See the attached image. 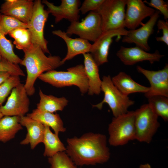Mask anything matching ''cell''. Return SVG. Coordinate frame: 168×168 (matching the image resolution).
I'll return each instance as SVG.
<instances>
[{
    "mask_svg": "<svg viewBox=\"0 0 168 168\" xmlns=\"http://www.w3.org/2000/svg\"><path fill=\"white\" fill-rule=\"evenodd\" d=\"M134 116L135 111H130L113 118L108 128L110 145L123 146L135 140Z\"/></svg>",
    "mask_w": 168,
    "mask_h": 168,
    "instance_id": "cell-4",
    "label": "cell"
},
{
    "mask_svg": "<svg viewBox=\"0 0 168 168\" xmlns=\"http://www.w3.org/2000/svg\"><path fill=\"white\" fill-rule=\"evenodd\" d=\"M50 168H79L74 163L65 152H59L49 157Z\"/></svg>",
    "mask_w": 168,
    "mask_h": 168,
    "instance_id": "cell-30",
    "label": "cell"
},
{
    "mask_svg": "<svg viewBox=\"0 0 168 168\" xmlns=\"http://www.w3.org/2000/svg\"><path fill=\"white\" fill-rule=\"evenodd\" d=\"M11 75L6 72H0V85L5 81Z\"/></svg>",
    "mask_w": 168,
    "mask_h": 168,
    "instance_id": "cell-36",
    "label": "cell"
},
{
    "mask_svg": "<svg viewBox=\"0 0 168 168\" xmlns=\"http://www.w3.org/2000/svg\"><path fill=\"white\" fill-rule=\"evenodd\" d=\"M128 30L125 28L110 30L103 32L92 44L90 52L98 66L108 62V57L113 38L117 37L118 41L122 36L125 35Z\"/></svg>",
    "mask_w": 168,
    "mask_h": 168,
    "instance_id": "cell-11",
    "label": "cell"
},
{
    "mask_svg": "<svg viewBox=\"0 0 168 168\" xmlns=\"http://www.w3.org/2000/svg\"><path fill=\"white\" fill-rule=\"evenodd\" d=\"M84 67L88 82V94L90 95H99L101 92V80L98 66L89 53L83 54Z\"/></svg>",
    "mask_w": 168,
    "mask_h": 168,
    "instance_id": "cell-20",
    "label": "cell"
},
{
    "mask_svg": "<svg viewBox=\"0 0 168 168\" xmlns=\"http://www.w3.org/2000/svg\"><path fill=\"white\" fill-rule=\"evenodd\" d=\"M3 115L2 114V113L1 111L0 110V119H1L3 117Z\"/></svg>",
    "mask_w": 168,
    "mask_h": 168,
    "instance_id": "cell-38",
    "label": "cell"
},
{
    "mask_svg": "<svg viewBox=\"0 0 168 168\" xmlns=\"http://www.w3.org/2000/svg\"><path fill=\"white\" fill-rule=\"evenodd\" d=\"M44 126L42 142L45 146L44 156L49 157L59 152H66V147L60 140L58 135L52 133L49 127Z\"/></svg>",
    "mask_w": 168,
    "mask_h": 168,
    "instance_id": "cell-25",
    "label": "cell"
},
{
    "mask_svg": "<svg viewBox=\"0 0 168 168\" xmlns=\"http://www.w3.org/2000/svg\"><path fill=\"white\" fill-rule=\"evenodd\" d=\"M148 104L158 117L165 121L168 120V97L163 96H154L147 98Z\"/></svg>",
    "mask_w": 168,
    "mask_h": 168,
    "instance_id": "cell-26",
    "label": "cell"
},
{
    "mask_svg": "<svg viewBox=\"0 0 168 168\" xmlns=\"http://www.w3.org/2000/svg\"><path fill=\"white\" fill-rule=\"evenodd\" d=\"M20 117L5 116L0 119V142L5 143L12 139L22 129Z\"/></svg>",
    "mask_w": 168,
    "mask_h": 168,
    "instance_id": "cell-23",
    "label": "cell"
},
{
    "mask_svg": "<svg viewBox=\"0 0 168 168\" xmlns=\"http://www.w3.org/2000/svg\"><path fill=\"white\" fill-rule=\"evenodd\" d=\"M52 33L63 39L66 44L67 53L62 59L63 64L77 55L90 52L92 44L88 41L80 38H72L65 32L60 30H54Z\"/></svg>",
    "mask_w": 168,
    "mask_h": 168,
    "instance_id": "cell-18",
    "label": "cell"
},
{
    "mask_svg": "<svg viewBox=\"0 0 168 168\" xmlns=\"http://www.w3.org/2000/svg\"><path fill=\"white\" fill-rule=\"evenodd\" d=\"M136 69L146 77L150 83L149 90L144 93L146 98L156 95L168 97V63L162 69L158 71L148 70L139 66H137Z\"/></svg>",
    "mask_w": 168,
    "mask_h": 168,
    "instance_id": "cell-12",
    "label": "cell"
},
{
    "mask_svg": "<svg viewBox=\"0 0 168 168\" xmlns=\"http://www.w3.org/2000/svg\"><path fill=\"white\" fill-rule=\"evenodd\" d=\"M157 26L158 30H162V35L161 36L156 38V40L158 42L164 43L167 46H168V21L163 20L157 21Z\"/></svg>",
    "mask_w": 168,
    "mask_h": 168,
    "instance_id": "cell-35",
    "label": "cell"
},
{
    "mask_svg": "<svg viewBox=\"0 0 168 168\" xmlns=\"http://www.w3.org/2000/svg\"><path fill=\"white\" fill-rule=\"evenodd\" d=\"M139 168H152L150 165L148 163L142 164L140 165Z\"/></svg>",
    "mask_w": 168,
    "mask_h": 168,
    "instance_id": "cell-37",
    "label": "cell"
},
{
    "mask_svg": "<svg viewBox=\"0 0 168 168\" xmlns=\"http://www.w3.org/2000/svg\"><path fill=\"white\" fill-rule=\"evenodd\" d=\"M49 14L44 9V6L40 0L34 2L31 18L28 29L31 35L32 43L39 46L44 53H50L48 47V41L44 36L45 23Z\"/></svg>",
    "mask_w": 168,
    "mask_h": 168,
    "instance_id": "cell-9",
    "label": "cell"
},
{
    "mask_svg": "<svg viewBox=\"0 0 168 168\" xmlns=\"http://www.w3.org/2000/svg\"><path fill=\"white\" fill-rule=\"evenodd\" d=\"M127 0H105L96 11L101 21L103 32L124 28Z\"/></svg>",
    "mask_w": 168,
    "mask_h": 168,
    "instance_id": "cell-7",
    "label": "cell"
},
{
    "mask_svg": "<svg viewBox=\"0 0 168 168\" xmlns=\"http://www.w3.org/2000/svg\"><path fill=\"white\" fill-rule=\"evenodd\" d=\"M1 13H0V15Z\"/></svg>",
    "mask_w": 168,
    "mask_h": 168,
    "instance_id": "cell-39",
    "label": "cell"
},
{
    "mask_svg": "<svg viewBox=\"0 0 168 168\" xmlns=\"http://www.w3.org/2000/svg\"><path fill=\"white\" fill-rule=\"evenodd\" d=\"M101 91L104 97L99 103L92 105L93 107L101 110L103 104L106 103L111 110L114 117L124 114L128 108L134 103L128 96L122 94L114 85L110 75L104 76L101 80Z\"/></svg>",
    "mask_w": 168,
    "mask_h": 168,
    "instance_id": "cell-5",
    "label": "cell"
},
{
    "mask_svg": "<svg viewBox=\"0 0 168 168\" xmlns=\"http://www.w3.org/2000/svg\"><path fill=\"white\" fill-rule=\"evenodd\" d=\"M42 3L48 7V11L55 17V21L57 23L63 19L71 22L78 21L80 17L79 8L80 1L79 0H62L59 6H56L46 0Z\"/></svg>",
    "mask_w": 168,
    "mask_h": 168,
    "instance_id": "cell-16",
    "label": "cell"
},
{
    "mask_svg": "<svg viewBox=\"0 0 168 168\" xmlns=\"http://www.w3.org/2000/svg\"><path fill=\"white\" fill-rule=\"evenodd\" d=\"M0 56L13 63L20 64L21 59L14 52L11 41L0 32Z\"/></svg>",
    "mask_w": 168,
    "mask_h": 168,
    "instance_id": "cell-28",
    "label": "cell"
},
{
    "mask_svg": "<svg viewBox=\"0 0 168 168\" xmlns=\"http://www.w3.org/2000/svg\"><path fill=\"white\" fill-rule=\"evenodd\" d=\"M150 7L157 9L163 15L164 19L167 21L168 19V5L163 0H151L150 2L147 1H143Z\"/></svg>",
    "mask_w": 168,
    "mask_h": 168,
    "instance_id": "cell-33",
    "label": "cell"
},
{
    "mask_svg": "<svg viewBox=\"0 0 168 168\" xmlns=\"http://www.w3.org/2000/svg\"><path fill=\"white\" fill-rule=\"evenodd\" d=\"M27 116L44 125L51 127L57 135L60 132L66 131L63 121L58 114L42 111L37 108L28 114Z\"/></svg>",
    "mask_w": 168,
    "mask_h": 168,
    "instance_id": "cell-22",
    "label": "cell"
},
{
    "mask_svg": "<svg viewBox=\"0 0 168 168\" xmlns=\"http://www.w3.org/2000/svg\"><path fill=\"white\" fill-rule=\"evenodd\" d=\"M126 6L124 26L130 30L135 29L142 25V21L151 17L156 11L142 0H127Z\"/></svg>",
    "mask_w": 168,
    "mask_h": 168,
    "instance_id": "cell-14",
    "label": "cell"
},
{
    "mask_svg": "<svg viewBox=\"0 0 168 168\" xmlns=\"http://www.w3.org/2000/svg\"><path fill=\"white\" fill-rule=\"evenodd\" d=\"M105 0H85L79 8L80 12L85 14L88 12L96 11Z\"/></svg>",
    "mask_w": 168,
    "mask_h": 168,
    "instance_id": "cell-34",
    "label": "cell"
},
{
    "mask_svg": "<svg viewBox=\"0 0 168 168\" xmlns=\"http://www.w3.org/2000/svg\"><path fill=\"white\" fill-rule=\"evenodd\" d=\"M66 32L94 42L103 32L100 16L96 11L90 12L81 22H71Z\"/></svg>",
    "mask_w": 168,
    "mask_h": 168,
    "instance_id": "cell-8",
    "label": "cell"
},
{
    "mask_svg": "<svg viewBox=\"0 0 168 168\" xmlns=\"http://www.w3.org/2000/svg\"><path fill=\"white\" fill-rule=\"evenodd\" d=\"M29 28L28 24L12 16L0 15V32L5 35L18 28Z\"/></svg>",
    "mask_w": 168,
    "mask_h": 168,
    "instance_id": "cell-29",
    "label": "cell"
},
{
    "mask_svg": "<svg viewBox=\"0 0 168 168\" xmlns=\"http://www.w3.org/2000/svg\"><path fill=\"white\" fill-rule=\"evenodd\" d=\"M66 152L76 165L103 164L110 159V152L105 135L90 132L79 138L67 139Z\"/></svg>",
    "mask_w": 168,
    "mask_h": 168,
    "instance_id": "cell-1",
    "label": "cell"
},
{
    "mask_svg": "<svg viewBox=\"0 0 168 168\" xmlns=\"http://www.w3.org/2000/svg\"><path fill=\"white\" fill-rule=\"evenodd\" d=\"M34 2L31 0H6L1 5L0 12L28 24L32 15Z\"/></svg>",
    "mask_w": 168,
    "mask_h": 168,
    "instance_id": "cell-17",
    "label": "cell"
},
{
    "mask_svg": "<svg viewBox=\"0 0 168 168\" xmlns=\"http://www.w3.org/2000/svg\"><path fill=\"white\" fill-rule=\"evenodd\" d=\"M2 71L7 72L11 75L25 76L18 64L11 63L0 56V72Z\"/></svg>",
    "mask_w": 168,
    "mask_h": 168,
    "instance_id": "cell-32",
    "label": "cell"
},
{
    "mask_svg": "<svg viewBox=\"0 0 168 168\" xmlns=\"http://www.w3.org/2000/svg\"><path fill=\"white\" fill-rule=\"evenodd\" d=\"M158 117L148 104L135 111V140L150 143L160 126Z\"/></svg>",
    "mask_w": 168,
    "mask_h": 168,
    "instance_id": "cell-6",
    "label": "cell"
},
{
    "mask_svg": "<svg viewBox=\"0 0 168 168\" xmlns=\"http://www.w3.org/2000/svg\"><path fill=\"white\" fill-rule=\"evenodd\" d=\"M24 84L20 83L13 88L6 104L0 106L3 115L22 117L28 111L30 104Z\"/></svg>",
    "mask_w": 168,
    "mask_h": 168,
    "instance_id": "cell-10",
    "label": "cell"
},
{
    "mask_svg": "<svg viewBox=\"0 0 168 168\" xmlns=\"http://www.w3.org/2000/svg\"><path fill=\"white\" fill-rule=\"evenodd\" d=\"M23 51L24 56L20 64L26 68L27 75L24 87L28 95L31 96L35 93V82L41 74L54 70L64 64L59 56H47L36 44H33L29 48Z\"/></svg>",
    "mask_w": 168,
    "mask_h": 168,
    "instance_id": "cell-2",
    "label": "cell"
},
{
    "mask_svg": "<svg viewBox=\"0 0 168 168\" xmlns=\"http://www.w3.org/2000/svg\"><path fill=\"white\" fill-rule=\"evenodd\" d=\"M160 12L156 11L149 19L138 29L128 30L127 34L123 37L122 41L128 44H135L137 46L146 51L150 48L148 41L154 32V28L160 16Z\"/></svg>",
    "mask_w": 168,
    "mask_h": 168,
    "instance_id": "cell-13",
    "label": "cell"
},
{
    "mask_svg": "<svg viewBox=\"0 0 168 168\" xmlns=\"http://www.w3.org/2000/svg\"><path fill=\"white\" fill-rule=\"evenodd\" d=\"M20 123L27 130L26 138L20 142L21 145L30 144L33 149L40 143L42 142L45 126L38 121L26 116L20 117Z\"/></svg>",
    "mask_w": 168,
    "mask_h": 168,
    "instance_id": "cell-19",
    "label": "cell"
},
{
    "mask_svg": "<svg viewBox=\"0 0 168 168\" xmlns=\"http://www.w3.org/2000/svg\"><path fill=\"white\" fill-rule=\"evenodd\" d=\"M40 100L37 108L42 111L54 113L62 111L68 105V101L64 97H57L52 95H46L39 89Z\"/></svg>",
    "mask_w": 168,
    "mask_h": 168,
    "instance_id": "cell-24",
    "label": "cell"
},
{
    "mask_svg": "<svg viewBox=\"0 0 168 168\" xmlns=\"http://www.w3.org/2000/svg\"><path fill=\"white\" fill-rule=\"evenodd\" d=\"M38 78L56 87L75 86L82 94L88 91V80L84 66L81 64L69 68L66 71H49L41 74Z\"/></svg>",
    "mask_w": 168,
    "mask_h": 168,
    "instance_id": "cell-3",
    "label": "cell"
},
{
    "mask_svg": "<svg viewBox=\"0 0 168 168\" xmlns=\"http://www.w3.org/2000/svg\"><path fill=\"white\" fill-rule=\"evenodd\" d=\"M20 83L19 76L11 75L0 85V106L12 89Z\"/></svg>",
    "mask_w": 168,
    "mask_h": 168,
    "instance_id": "cell-31",
    "label": "cell"
},
{
    "mask_svg": "<svg viewBox=\"0 0 168 168\" xmlns=\"http://www.w3.org/2000/svg\"><path fill=\"white\" fill-rule=\"evenodd\" d=\"M114 86L123 95L128 96L131 94L141 92L145 93L148 91L149 87L137 83L130 76L124 72H120L111 78Z\"/></svg>",
    "mask_w": 168,
    "mask_h": 168,
    "instance_id": "cell-21",
    "label": "cell"
},
{
    "mask_svg": "<svg viewBox=\"0 0 168 168\" xmlns=\"http://www.w3.org/2000/svg\"><path fill=\"white\" fill-rule=\"evenodd\" d=\"M8 34L14 39L13 43L18 49L23 50L29 48L33 44L28 29L18 28L11 31Z\"/></svg>",
    "mask_w": 168,
    "mask_h": 168,
    "instance_id": "cell-27",
    "label": "cell"
},
{
    "mask_svg": "<svg viewBox=\"0 0 168 168\" xmlns=\"http://www.w3.org/2000/svg\"><path fill=\"white\" fill-rule=\"evenodd\" d=\"M116 54L126 65H132L144 61H148L152 64L159 61L164 56L161 54L158 50L153 53H149L136 46L132 47L121 46Z\"/></svg>",
    "mask_w": 168,
    "mask_h": 168,
    "instance_id": "cell-15",
    "label": "cell"
}]
</instances>
